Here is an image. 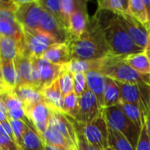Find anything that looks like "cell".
I'll list each match as a JSON object with an SVG mask.
<instances>
[{"instance_id":"obj_17","label":"cell","mask_w":150,"mask_h":150,"mask_svg":"<svg viewBox=\"0 0 150 150\" xmlns=\"http://www.w3.org/2000/svg\"><path fill=\"white\" fill-rule=\"evenodd\" d=\"M31 58L40 74V91L43 87L50 84L59 77L63 65L52 63L41 57H31Z\"/></svg>"},{"instance_id":"obj_39","label":"cell","mask_w":150,"mask_h":150,"mask_svg":"<svg viewBox=\"0 0 150 150\" xmlns=\"http://www.w3.org/2000/svg\"><path fill=\"white\" fill-rule=\"evenodd\" d=\"M76 5V0H62V11L64 19V24L67 29L69 26V18L73 13V11H75Z\"/></svg>"},{"instance_id":"obj_9","label":"cell","mask_w":150,"mask_h":150,"mask_svg":"<svg viewBox=\"0 0 150 150\" xmlns=\"http://www.w3.org/2000/svg\"><path fill=\"white\" fill-rule=\"evenodd\" d=\"M16 11L0 8V35L14 39L19 45L20 52L25 50L24 29L15 17Z\"/></svg>"},{"instance_id":"obj_22","label":"cell","mask_w":150,"mask_h":150,"mask_svg":"<svg viewBox=\"0 0 150 150\" xmlns=\"http://www.w3.org/2000/svg\"><path fill=\"white\" fill-rule=\"evenodd\" d=\"M40 57L58 65H63L71 61L68 43H56L52 45Z\"/></svg>"},{"instance_id":"obj_20","label":"cell","mask_w":150,"mask_h":150,"mask_svg":"<svg viewBox=\"0 0 150 150\" xmlns=\"http://www.w3.org/2000/svg\"><path fill=\"white\" fill-rule=\"evenodd\" d=\"M1 98L0 100H2L7 110H8V115L9 120H22L25 121L27 120L24 105L22 102L19 100L18 96L16 95L15 91H9L4 94H0Z\"/></svg>"},{"instance_id":"obj_45","label":"cell","mask_w":150,"mask_h":150,"mask_svg":"<svg viewBox=\"0 0 150 150\" xmlns=\"http://www.w3.org/2000/svg\"><path fill=\"white\" fill-rule=\"evenodd\" d=\"M46 150H79L78 148H74V149H63V148H58V147H54L50 145H46Z\"/></svg>"},{"instance_id":"obj_3","label":"cell","mask_w":150,"mask_h":150,"mask_svg":"<svg viewBox=\"0 0 150 150\" xmlns=\"http://www.w3.org/2000/svg\"><path fill=\"white\" fill-rule=\"evenodd\" d=\"M125 55L110 54L99 60L98 72L105 77L124 83H149L150 76H142L131 68L124 60Z\"/></svg>"},{"instance_id":"obj_24","label":"cell","mask_w":150,"mask_h":150,"mask_svg":"<svg viewBox=\"0 0 150 150\" xmlns=\"http://www.w3.org/2000/svg\"><path fill=\"white\" fill-rule=\"evenodd\" d=\"M124 60L137 73L150 76V62L145 50L141 53L125 55Z\"/></svg>"},{"instance_id":"obj_23","label":"cell","mask_w":150,"mask_h":150,"mask_svg":"<svg viewBox=\"0 0 150 150\" xmlns=\"http://www.w3.org/2000/svg\"><path fill=\"white\" fill-rule=\"evenodd\" d=\"M88 89L96 96L100 107L104 108V93L105 87V76L98 71H91L86 73Z\"/></svg>"},{"instance_id":"obj_8","label":"cell","mask_w":150,"mask_h":150,"mask_svg":"<svg viewBox=\"0 0 150 150\" xmlns=\"http://www.w3.org/2000/svg\"><path fill=\"white\" fill-rule=\"evenodd\" d=\"M14 64L18 76V85H28L40 90V74L32 58L25 54L19 53L14 60Z\"/></svg>"},{"instance_id":"obj_26","label":"cell","mask_w":150,"mask_h":150,"mask_svg":"<svg viewBox=\"0 0 150 150\" xmlns=\"http://www.w3.org/2000/svg\"><path fill=\"white\" fill-rule=\"evenodd\" d=\"M43 139L46 145H50L63 149H74L78 148L76 145L67 140L63 135H62L51 124L48 125L46 132L43 134Z\"/></svg>"},{"instance_id":"obj_2","label":"cell","mask_w":150,"mask_h":150,"mask_svg":"<svg viewBox=\"0 0 150 150\" xmlns=\"http://www.w3.org/2000/svg\"><path fill=\"white\" fill-rule=\"evenodd\" d=\"M71 59L99 60L112 54L104 33L92 17L86 31L78 38L68 42Z\"/></svg>"},{"instance_id":"obj_19","label":"cell","mask_w":150,"mask_h":150,"mask_svg":"<svg viewBox=\"0 0 150 150\" xmlns=\"http://www.w3.org/2000/svg\"><path fill=\"white\" fill-rule=\"evenodd\" d=\"M25 129L23 134L22 150H46V143L43 136L37 131L33 124L26 120Z\"/></svg>"},{"instance_id":"obj_36","label":"cell","mask_w":150,"mask_h":150,"mask_svg":"<svg viewBox=\"0 0 150 150\" xmlns=\"http://www.w3.org/2000/svg\"><path fill=\"white\" fill-rule=\"evenodd\" d=\"M43 10L51 13L62 24H64V19L62 11V0H39ZM67 28V27H66Z\"/></svg>"},{"instance_id":"obj_43","label":"cell","mask_w":150,"mask_h":150,"mask_svg":"<svg viewBox=\"0 0 150 150\" xmlns=\"http://www.w3.org/2000/svg\"><path fill=\"white\" fill-rule=\"evenodd\" d=\"M0 131L4 132L6 135H8L11 139H12L13 141H15L14 139V134H13V131L11 128V126L10 124L9 121H5V122H0Z\"/></svg>"},{"instance_id":"obj_25","label":"cell","mask_w":150,"mask_h":150,"mask_svg":"<svg viewBox=\"0 0 150 150\" xmlns=\"http://www.w3.org/2000/svg\"><path fill=\"white\" fill-rule=\"evenodd\" d=\"M14 91L19 100L22 102L24 108L43 100L40 91L32 86L18 85Z\"/></svg>"},{"instance_id":"obj_46","label":"cell","mask_w":150,"mask_h":150,"mask_svg":"<svg viewBox=\"0 0 150 150\" xmlns=\"http://www.w3.org/2000/svg\"><path fill=\"white\" fill-rule=\"evenodd\" d=\"M146 127H147L148 134H149V142H150V106H149V113H148L147 118H146Z\"/></svg>"},{"instance_id":"obj_13","label":"cell","mask_w":150,"mask_h":150,"mask_svg":"<svg viewBox=\"0 0 150 150\" xmlns=\"http://www.w3.org/2000/svg\"><path fill=\"white\" fill-rule=\"evenodd\" d=\"M24 110L27 120L33 124L37 131L43 135L49 125L53 109L42 100L34 105L25 107Z\"/></svg>"},{"instance_id":"obj_48","label":"cell","mask_w":150,"mask_h":150,"mask_svg":"<svg viewBox=\"0 0 150 150\" xmlns=\"http://www.w3.org/2000/svg\"><path fill=\"white\" fill-rule=\"evenodd\" d=\"M145 52H146V54H147V55H148V57H149V62H150V43L149 42V45L147 46V47L145 48Z\"/></svg>"},{"instance_id":"obj_38","label":"cell","mask_w":150,"mask_h":150,"mask_svg":"<svg viewBox=\"0 0 150 150\" xmlns=\"http://www.w3.org/2000/svg\"><path fill=\"white\" fill-rule=\"evenodd\" d=\"M9 122L11 126L15 142L20 146L22 145L23 134L25 129V122L22 120H9Z\"/></svg>"},{"instance_id":"obj_28","label":"cell","mask_w":150,"mask_h":150,"mask_svg":"<svg viewBox=\"0 0 150 150\" xmlns=\"http://www.w3.org/2000/svg\"><path fill=\"white\" fill-rule=\"evenodd\" d=\"M19 52V45L14 39L0 35V60L14 61Z\"/></svg>"},{"instance_id":"obj_14","label":"cell","mask_w":150,"mask_h":150,"mask_svg":"<svg viewBox=\"0 0 150 150\" xmlns=\"http://www.w3.org/2000/svg\"><path fill=\"white\" fill-rule=\"evenodd\" d=\"M119 19L132 40L140 47L145 49L149 42V29L128 14H118Z\"/></svg>"},{"instance_id":"obj_4","label":"cell","mask_w":150,"mask_h":150,"mask_svg":"<svg viewBox=\"0 0 150 150\" xmlns=\"http://www.w3.org/2000/svg\"><path fill=\"white\" fill-rule=\"evenodd\" d=\"M104 115L109 127L120 132L127 138L130 143L136 148L142 129L127 118L118 105L105 108L104 110Z\"/></svg>"},{"instance_id":"obj_41","label":"cell","mask_w":150,"mask_h":150,"mask_svg":"<svg viewBox=\"0 0 150 150\" xmlns=\"http://www.w3.org/2000/svg\"><path fill=\"white\" fill-rule=\"evenodd\" d=\"M135 150H150V142L146 125L142 128L141 135Z\"/></svg>"},{"instance_id":"obj_33","label":"cell","mask_w":150,"mask_h":150,"mask_svg":"<svg viewBox=\"0 0 150 150\" xmlns=\"http://www.w3.org/2000/svg\"><path fill=\"white\" fill-rule=\"evenodd\" d=\"M129 0H99L98 9L115 12L117 14H127Z\"/></svg>"},{"instance_id":"obj_31","label":"cell","mask_w":150,"mask_h":150,"mask_svg":"<svg viewBox=\"0 0 150 150\" xmlns=\"http://www.w3.org/2000/svg\"><path fill=\"white\" fill-rule=\"evenodd\" d=\"M127 14L142 23L148 29L149 28V20L143 0H129Z\"/></svg>"},{"instance_id":"obj_29","label":"cell","mask_w":150,"mask_h":150,"mask_svg":"<svg viewBox=\"0 0 150 150\" xmlns=\"http://www.w3.org/2000/svg\"><path fill=\"white\" fill-rule=\"evenodd\" d=\"M118 106L139 128L142 129L146 125V117L138 106L123 100L120 101Z\"/></svg>"},{"instance_id":"obj_42","label":"cell","mask_w":150,"mask_h":150,"mask_svg":"<svg viewBox=\"0 0 150 150\" xmlns=\"http://www.w3.org/2000/svg\"><path fill=\"white\" fill-rule=\"evenodd\" d=\"M78 149L79 150H98L93 145H91L83 134L78 133Z\"/></svg>"},{"instance_id":"obj_44","label":"cell","mask_w":150,"mask_h":150,"mask_svg":"<svg viewBox=\"0 0 150 150\" xmlns=\"http://www.w3.org/2000/svg\"><path fill=\"white\" fill-rule=\"evenodd\" d=\"M5 121H9L8 110L4 103L2 100H0V122H5Z\"/></svg>"},{"instance_id":"obj_21","label":"cell","mask_w":150,"mask_h":150,"mask_svg":"<svg viewBox=\"0 0 150 150\" xmlns=\"http://www.w3.org/2000/svg\"><path fill=\"white\" fill-rule=\"evenodd\" d=\"M40 93L42 95L43 100L53 110L62 111L63 95L61 90L59 77L50 84L43 87L40 90Z\"/></svg>"},{"instance_id":"obj_34","label":"cell","mask_w":150,"mask_h":150,"mask_svg":"<svg viewBox=\"0 0 150 150\" xmlns=\"http://www.w3.org/2000/svg\"><path fill=\"white\" fill-rule=\"evenodd\" d=\"M79 100L80 97L74 92L64 97L62 105V112L75 120L79 112Z\"/></svg>"},{"instance_id":"obj_11","label":"cell","mask_w":150,"mask_h":150,"mask_svg":"<svg viewBox=\"0 0 150 150\" xmlns=\"http://www.w3.org/2000/svg\"><path fill=\"white\" fill-rule=\"evenodd\" d=\"M103 113L104 110L100 107L96 96L87 89L86 91L80 96L79 112L75 121L78 124H87L93 121Z\"/></svg>"},{"instance_id":"obj_47","label":"cell","mask_w":150,"mask_h":150,"mask_svg":"<svg viewBox=\"0 0 150 150\" xmlns=\"http://www.w3.org/2000/svg\"><path fill=\"white\" fill-rule=\"evenodd\" d=\"M144 5L146 7L147 10V13H148V17H149V26H150V0H143Z\"/></svg>"},{"instance_id":"obj_7","label":"cell","mask_w":150,"mask_h":150,"mask_svg":"<svg viewBox=\"0 0 150 150\" xmlns=\"http://www.w3.org/2000/svg\"><path fill=\"white\" fill-rule=\"evenodd\" d=\"M24 29L25 50L23 54L30 57H40L49 47L57 42L49 35L39 31Z\"/></svg>"},{"instance_id":"obj_51","label":"cell","mask_w":150,"mask_h":150,"mask_svg":"<svg viewBox=\"0 0 150 150\" xmlns=\"http://www.w3.org/2000/svg\"><path fill=\"white\" fill-rule=\"evenodd\" d=\"M98 150H99V149H98Z\"/></svg>"},{"instance_id":"obj_40","label":"cell","mask_w":150,"mask_h":150,"mask_svg":"<svg viewBox=\"0 0 150 150\" xmlns=\"http://www.w3.org/2000/svg\"><path fill=\"white\" fill-rule=\"evenodd\" d=\"M0 150H22V149L15 141L0 131Z\"/></svg>"},{"instance_id":"obj_32","label":"cell","mask_w":150,"mask_h":150,"mask_svg":"<svg viewBox=\"0 0 150 150\" xmlns=\"http://www.w3.org/2000/svg\"><path fill=\"white\" fill-rule=\"evenodd\" d=\"M108 145L114 150H135L126 136L111 127H109Z\"/></svg>"},{"instance_id":"obj_6","label":"cell","mask_w":150,"mask_h":150,"mask_svg":"<svg viewBox=\"0 0 150 150\" xmlns=\"http://www.w3.org/2000/svg\"><path fill=\"white\" fill-rule=\"evenodd\" d=\"M120 93L121 100L138 106L145 117L150 106V84L142 83H124L116 81Z\"/></svg>"},{"instance_id":"obj_50","label":"cell","mask_w":150,"mask_h":150,"mask_svg":"<svg viewBox=\"0 0 150 150\" xmlns=\"http://www.w3.org/2000/svg\"><path fill=\"white\" fill-rule=\"evenodd\" d=\"M149 43H150V26H149Z\"/></svg>"},{"instance_id":"obj_10","label":"cell","mask_w":150,"mask_h":150,"mask_svg":"<svg viewBox=\"0 0 150 150\" xmlns=\"http://www.w3.org/2000/svg\"><path fill=\"white\" fill-rule=\"evenodd\" d=\"M42 12L43 8L39 0H29L26 4L18 6L15 17L23 28L38 30Z\"/></svg>"},{"instance_id":"obj_30","label":"cell","mask_w":150,"mask_h":150,"mask_svg":"<svg viewBox=\"0 0 150 150\" xmlns=\"http://www.w3.org/2000/svg\"><path fill=\"white\" fill-rule=\"evenodd\" d=\"M99 60L71 59V61L69 62L66 63V66L73 74H76V73L86 74L91 71H98V70Z\"/></svg>"},{"instance_id":"obj_35","label":"cell","mask_w":150,"mask_h":150,"mask_svg":"<svg viewBox=\"0 0 150 150\" xmlns=\"http://www.w3.org/2000/svg\"><path fill=\"white\" fill-rule=\"evenodd\" d=\"M59 83L63 98L74 92V74L63 64L62 72L59 76Z\"/></svg>"},{"instance_id":"obj_16","label":"cell","mask_w":150,"mask_h":150,"mask_svg":"<svg viewBox=\"0 0 150 150\" xmlns=\"http://www.w3.org/2000/svg\"><path fill=\"white\" fill-rule=\"evenodd\" d=\"M49 124H51L67 140L78 147V132L74 120L68 117L62 111L53 110Z\"/></svg>"},{"instance_id":"obj_5","label":"cell","mask_w":150,"mask_h":150,"mask_svg":"<svg viewBox=\"0 0 150 150\" xmlns=\"http://www.w3.org/2000/svg\"><path fill=\"white\" fill-rule=\"evenodd\" d=\"M76 122V121H75ZM77 132L93 145L97 149L105 150L109 148V125L104 113L87 124H78L76 122Z\"/></svg>"},{"instance_id":"obj_18","label":"cell","mask_w":150,"mask_h":150,"mask_svg":"<svg viewBox=\"0 0 150 150\" xmlns=\"http://www.w3.org/2000/svg\"><path fill=\"white\" fill-rule=\"evenodd\" d=\"M0 94L14 91L18 84V76L14 61L0 60Z\"/></svg>"},{"instance_id":"obj_15","label":"cell","mask_w":150,"mask_h":150,"mask_svg":"<svg viewBox=\"0 0 150 150\" xmlns=\"http://www.w3.org/2000/svg\"><path fill=\"white\" fill-rule=\"evenodd\" d=\"M90 19L87 11V1L76 0V5L69 18L68 26L71 40L78 38L86 31L90 24Z\"/></svg>"},{"instance_id":"obj_27","label":"cell","mask_w":150,"mask_h":150,"mask_svg":"<svg viewBox=\"0 0 150 150\" xmlns=\"http://www.w3.org/2000/svg\"><path fill=\"white\" fill-rule=\"evenodd\" d=\"M121 101L120 87L115 80L105 77V87L104 93V108L119 105Z\"/></svg>"},{"instance_id":"obj_49","label":"cell","mask_w":150,"mask_h":150,"mask_svg":"<svg viewBox=\"0 0 150 150\" xmlns=\"http://www.w3.org/2000/svg\"><path fill=\"white\" fill-rule=\"evenodd\" d=\"M105 150H114V149H112V148H107V149H106Z\"/></svg>"},{"instance_id":"obj_37","label":"cell","mask_w":150,"mask_h":150,"mask_svg":"<svg viewBox=\"0 0 150 150\" xmlns=\"http://www.w3.org/2000/svg\"><path fill=\"white\" fill-rule=\"evenodd\" d=\"M88 89L86 74L76 73L74 74V93L78 97L83 95Z\"/></svg>"},{"instance_id":"obj_12","label":"cell","mask_w":150,"mask_h":150,"mask_svg":"<svg viewBox=\"0 0 150 150\" xmlns=\"http://www.w3.org/2000/svg\"><path fill=\"white\" fill-rule=\"evenodd\" d=\"M38 30L49 35L57 43H68L71 40L66 26L46 10H43Z\"/></svg>"},{"instance_id":"obj_1","label":"cell","mask_w":150,"mask_h":150,"mask_svg":"<svg viewBox=\"0 0 150 150\" xmlns=\"http://www.w3.org/2000/svg\"><path fill=\"white\" fill-rule=\"evenodd\" d=\"M99 25L112 54L128 55L143 52L145 49L138 47L129 37L127 31L120 22L119 15L115 12L97 10L93 16Z\"/></svg>"}]
</instances>
